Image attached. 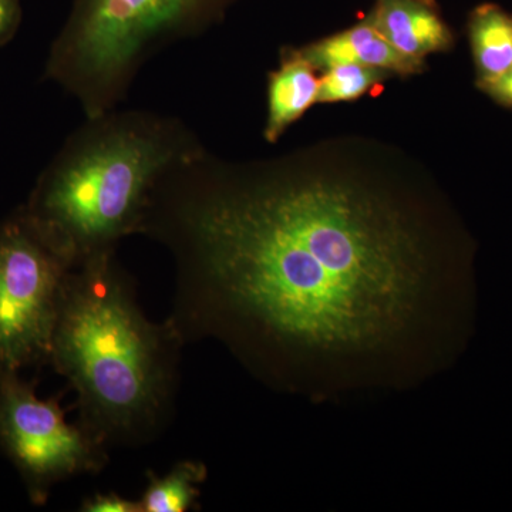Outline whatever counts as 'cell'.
<instances>
[{"mask_svg": "<svg viewBox=\"0 0 512 512\" xmlns=\"http://www.w3.org/2000/svg\"><path fill=\"white\" fill-rule=\"evenodd\" d=\"M140 231L306 348L387 342L412 319L426 276L412 225L372 192L284 163L238 170L205 147L161 180Z\"/></svg>", "mask_w": 512, "mask_h": 512, "instance_id": "obj_1", "label": "cell"}, {"mask_svg": "<svg viewBox=\"0 0 512 512\" xmlns=\"http://www.w3.org/2000/svg\"><path fill=\"white\" fill-rule=\"evenodd\" d=\"M202 148L180 117L117 107L66 138L23 208L79 265L140 231L158 184Z\"/></svg>", "mask_w": 512, "mask_h": 512, "instance_id": "obj_2", "label": "cell"}, {"mask_svg": "<svg viewBox=\"0 0 512 512\" xmlns=\"http://www.w3.org/2000/svg\"><path fill=\"white\" fill-rule=\"evenodd\" d=\"M113 251L80 262L67 279L53 336L52 356L94 412L127 424L157 404L160 339L121 291Z\"/></svg>", "mask_w": 512, "mask_h": 512, "instance_id": "obj_3", "label": "cell"}, {"mask_svg": "<svg viewBox=\"0 0 512 512\" xmlns=\"http://www.w3.org/2000/svg\"><path fill=\"white\" fill-rule=\"evenodd\" d=\"M234 0H73L45 64V79L84 119L127 100L141 69L163 49L194 39Z\"/></svg>", "mask_w": 512, "mask_h": 512, "instance_id": "obj_4", "label": "cell"}, {"mask_svg": "<svg viewBox=\"0 0 512 512\" xmlns=\"http://www.w3.org/2000/svg\"><path fill=\"white\" fill-rule=\"evenodd\" d=\"M73 265L25 208L0 222V373L52 355Z\"/></svg>", "mask_w": 512, "mask_h": 512, "instance_id": "obj_5", "label": "cell"}, {"mask_svg": "<svg viewBox=\"0 0 512 512\" xmlns=\"http://www.w3.org/2000/svg\"><path fill=\"white\" fill-rule=\"evenodd\" d=\"M0 439L36 484L89 470L96 463L92 441L64 421L57 404L37 399L15 373H0Z\"/></svg>", "mask_w": 512, "mask_h": 512, "instance_id": "obj_6", "label": "cell"}, {"mask_svg": "<svg viewBox=\"0 0 512 512\" xmlns=\"http://www.w3.org/2000/svg\"><path fill=\"white\" fill-rule=\"evenodd\" d=\"M367 19L402 55L426 60L454 46V35L434 0H375Z\"/></svg>", "mask_w": 512, "mask_h": 512, "instance_id": "obj_7", "label": "cell"}, {"mask_svg": "<svg viewBox=\"0 0 512 512\" xmlns=\"http://www.w3.org/2000/svg\"><path fill=\"white\" fill-rule=\"evenodd\" d=\"M296 50L319 72L342 63L362 64L399 76H413L424 70L423 60L397 52L367 18L359 25Z\"/></svg>", "mask_w": 512, "mask_h": 512, "instance_id": "obj_8", "label": "cell"}, {"mask_svg": "<svg viewBox=\"0 0 512 512\" xmlns=\"http://www.w3.org/2000/svg\"><path fill=\"white\" fill-rule=\"evenodd\" d=\"M318 70L296 49H284L278 69L268 77V113L264 137L274 144L295 121L318 103Z\"/></svg>", "mask_w": 512, "mask_h": 512, "instance_id": "obj_9", "label": "cell"}, {"mask_svg": "<svg viewBox=\"0 0 512 512\" xmlns=\"http://www.w3.org/2000/svg\"><path fill=\"white\" fill-rule=\"evenodd\" d=\"M467 35L477 73V87L494 82L512 66V15L494 3L470 13Z\"/></svg>", "mask_w": 512, "mask_h": 512, "instance_id": "obj_10", "label": "cell"}, {"mask_svg": "<svg viewBox=\"0 0 512 512\" xmlns=\"http://www.w3.org/2000/svg\"><path fill=\"white\" fill-rule=\"evenodd\" d=\"M201 466L183 463L174 468L168 476L157 478L148 487L140 504V511L181 512L191 507L197 495L195 484L202 480Z\"/></svg>", "mask_w": 512, "mask_h": 512, "instance_id": "obj_11", "label": "cell"}, {"mask_svg": "<svg viewBox=\"0 0 512 512\" xmlns=\"http://www.w3.org/2000/svg\"><path fill=\"white\" fill-rule=\"evenodd\" d=\"M390 74L375 67L356 63H342L323 70L319 77L318 103L352 101L369 93Z\"/></svg>", "mask_w": 512, "mask_h": 512, "instance_id": "obj_12", "label": "cell"}, {"mask_svg": "<svg viewBox=\"0 0 512 512\" xmlns=\"http://www.w3.org/2000/svg\"><path fill=\"white\" fill-rule=\"evenodd\" d=\"M22 18L20 0H0V47L12 42L22 25Z\"/></svg>", "mask_w": 512, "mask_h": 512, "instance_id": "obj_13", "label": "cell"}, {"mask_svg": "<svg viewBox=\"0 0 512 512\" xmlns=\"http://www.w3.org/2000/svg\"><path fill=\"white\" fill-rule=\"evenodd\" d=\"M84 510L90 512H133L140 511V504L123 500L119 495H96L87 501Z\"/></svg>", "mask_w": 512, "mask_h": 512, "instance_id": "obj_14", "label": "cell"}, {"mask_svg": "<svg viewBox=\"0 0 512 512\" xmlns=\"http://www.w3.org/2000/svg\"><path fill=\"white\" fill-rule=\"evenodd\" d=\"M478 89L488 94L500 106L512 109V66L503 76L498 77L494 82L478 87Z\"/></svg>", "mask_w": 512, "mask_h": 512, "instance_id": "obj_15", "label": "cell"}]
</instances>
